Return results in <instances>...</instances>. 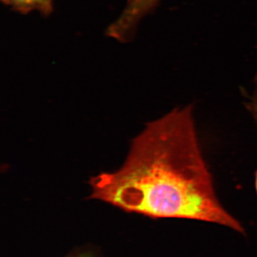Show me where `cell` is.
<instances>
[{"label": "cell", "instance_id": "7a4b0ae2", "mask_svg": "<svg viewBox=\"0 0 257 257\" xmlns=\"http://www.w3.org/2000/svg\"><path fill=\"white\" fill-rule=\"evenodd\" d=\"M161 0H128L119 18L111 24L106 35L120 42H127L133 39L139 23L152 13Z\"/></svg>", "mask_w": 257, "mask_h": 257}, {"label": "cell", "instance_id": "5b68a950", "mask_svg": "<svg viewBox=\"0 0 257 257\" xmlns=\"http://www.w3.org/2000/svg\"><path fill=\"white\" fill-rule=\"evenodd\" d=\"M68 257H95L90 251H82V252H77L73 253Z\"/></svg>", "mask_w": 257, "mask_h": 257}, {"label": "cell", "instance_id": "8992f818", "mask_svg": "<svg viewBox=\"0 0 257 257\" xmlns=\"http://www.w3.org/2000/svg\"><path fill=\"white\" fill-rule=\"evenodd\" d=\"M255 187L257 193V172H256V177H255Z\"/></svg>", "mask_w": 257, "mask_h": 257}, {"label": "cell", "instance_id": "3957f363", "mask_svg": "<svg viewBox=\"0 0 257 257\" xmlns=\"http://www.w3.org/2000/svg\"><path fill=\"white\" fill-rule=\"evenodd\" d=\"M13 11L27 15L39 12L43 16H49L53 12V0H1Z\"/></svg>", "mask_w": 257, "mask_h": 257}, {"label": "cell", "instance_id": "277c9868", "mask_svg": "<svg viewBox=\"0 0 257 257\" xmlns=\"http://www.w3.org/2000/svg\"><path fill=\"white\" fill-rule=\"evenodd\" d=\"M248 109L251 111V114L252 115L253 119H255L257 123V75L256 78V88H255L254 92H253L251 101L248 103Z\"/></svg>", "mask_w": 257, "mask_h": 257}, {"label": "cell", "instance_id": "6da1fadb", "mask_svg": "<svg viewBox=\"0 0 257 257\" xmlns=\"http://www.w3.org/2000/svg\"><path fill=\"white\" fill-rule=\"evenodd\" d=\"M92 199L152 219L177 218L244 229L219 202L192 105L172 109L133 140L124 165L90 179Z\"/></svg>", "mask_w": 257, "mask_h": 257}]
</instances>
